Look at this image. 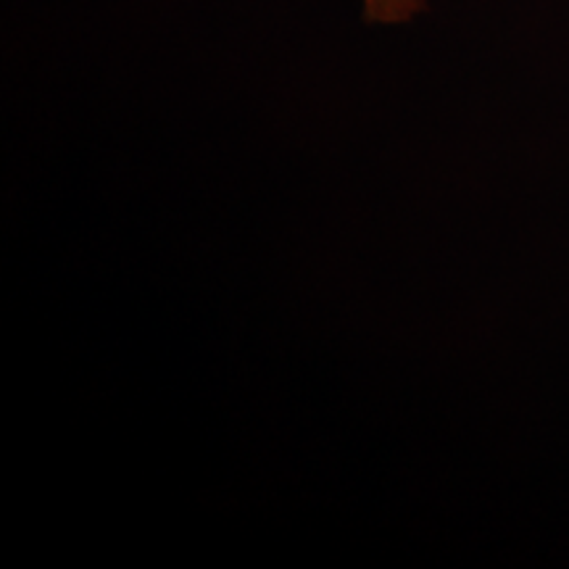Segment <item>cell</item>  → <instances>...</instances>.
Wrapping results in <instances>:
<instances>
[{
	"label": "cell",
	"instance_id": "1",
	"mask_svg": "<svg viewBox=\"0 0 569 569\" xmlns=\"http://www.w3.org/2000/svg\"><path fill=\"white\" fill-rule=\"evenodd\" d=\"M369 21H403L425 9V0H365Z\"/></svg>",
	"mask_w": 569,
	"mask_h": 569
}]
</instances>
